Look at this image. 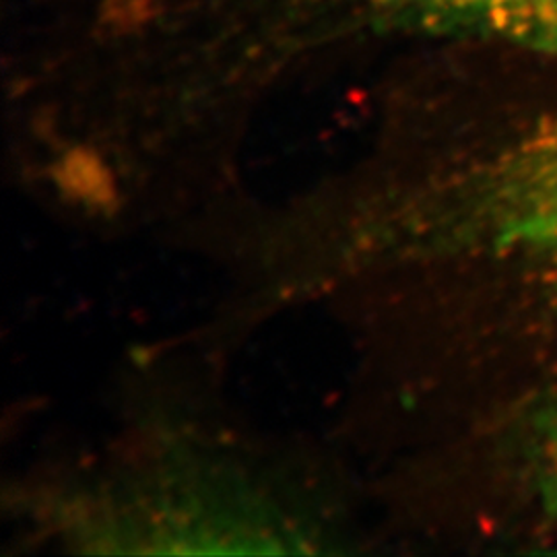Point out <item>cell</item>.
<instances>
[{"label": "cell", "instance_id": "6da1fadb", "mask_svg": "<svg viewBox=\"0 0 557 557\" xmlns=\"http://www.w3.org/2000/svg\"><path fill=\"white\" fill-rule=\"evenodd\" d=\"M359 502L331 460L182 409L15 494L23 539L79 554H345Z\"/></svg>", "mask_w": 557, "mask_h": 557}, {"label": "cell", "instance_id": "7a4b0ae2", "mask_svg": "<svg viewBox=\"0 0 557 557\" xmlns=\"http://www.w3.org/2000/svg\"><path fill=\"white\" fill-rule=\"evenodd\" d=\"M341 242L351 271L386 294L487 260L557 277V110L465 160L376 149L347 184Z\"/></svg>", "mask_w": 557, "mask_h": 557}, {"label": "cell", "instance_id": "3957f363", "mask_svg": "<svg viewBox=\"0 0 557 557\" xmlns=\"http://www.w3.org/2000/svg\"><path fill=\"white\" fill-rule=\"evenodd\" d=\"M322 46L384 34L469 36L557 60V0H283Z\"/></svg>", "mask_w": 557, "mask_h": 557}, {"label": "cell", "instance_id": "277c9868", "mask_svg": "<svg viewBox=\"0 0 557 557\" xmlns=\"http://www.w3.org/2000/svg\"><path fill=\"white\" fill-rule=\"evenodd\" d=\"M529 469L543 510L557 522V376L529 416Z\"/></svg>", "mask_w": 557, "mask_h": 557}]
</instances>
